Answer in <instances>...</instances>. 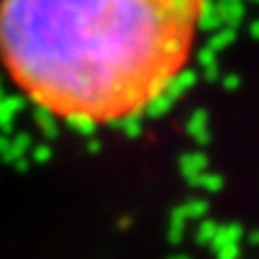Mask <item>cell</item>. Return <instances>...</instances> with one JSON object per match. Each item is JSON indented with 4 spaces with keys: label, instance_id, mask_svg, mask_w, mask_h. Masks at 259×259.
I'll use <instances>...</instances> for the list:
<instances>
[{
    "label": "cell",
    "instance_id": "1",
    "mask_svg": "<svg viewBox=\"0 0 259 259\" xmlns=\"http://www.w3.org/2000/svg\"><path fill=\"white\" fill-rule=\"evenodd\" d=\"M206 0H0V65L72 125H113L161 101L192 58Z\"/></svg>",
    "mask_w": 259,
    "mask_h": 259
}]
</instances>
